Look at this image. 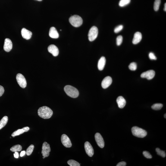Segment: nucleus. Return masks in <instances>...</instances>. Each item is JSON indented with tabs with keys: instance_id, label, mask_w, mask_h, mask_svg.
I'll use <instances>...</instances> for the list:
<instances>
[{
	"instance_id": "f257e3e1",
	"label": "nucleus",
	"mask_w": 166,
	"mask_h": 166,
	"mask_svg": "<svg viewBox=\"0 0 166 166\" xmlns=\"http://www.w3.org/2000/svg\"><path fill=\"white\" fill-rule=\"evenodd\" d=\"M39 116L44 119L50 118L53 114V112L50 108L46 106L39 108L38 111Z\"/></svg>"
},
{
	"instance_id": "f03ea898",
	"label": "nucleus",
	"mask_w": 166,
	"mask_h": 166,
	"mask_svg": "<svg viewBox=\"0 0 166 166\" xmlns=\"http://www.w3.org/2000/svg\"><path fill=\"white\" fill-rule=\"evenodd\" d=\"M64 90L68 96L75 98L78 97L79 93L78 89L70 85H67L64 88Z\"/></svg>"
},
{
	"instance_id": "7ed1b4c3",
	"label": "nucleus",
	"mask_w": 166,
	"mask_h": 166,
	"mask_svg": "<svg viewBox=\"0 0 166 166\" xmlns=\"http://www.w3.org/2000/svg\"><path fill=\"white\" fill-rule=\"evenodd\" d=\"M131 131L133 135L138 138H143L147 134L146 131L137 127H132Z\"/></svg>"
},
{
	"instance_id": "20e7f679",
	"label": "nucleus",
	"mask_w": 166,
	"mask_h": 166,
	"mask_svg": "<svg viewBox=\"0 0 166 166\" xmlns=\"http://www.w3.org/2000/svg\"><path fill=\"white\" fill-rule=\"evenodd\" d=\"M69 21L70 24L75 27H79L83 23L82 18L77 15L71 16L69 19Z\"/></svg>"
},
{
	"instance_id": "39448f33",
	"label": "nucleus",
	"mask_w": 166,
	"mask_h": 166,
	"mask_svg": "<svg viewBox=\"0 0 166 166\" xmlns=\"http://www.w3.org/2000/svg\"><path fill=\"white\" fill-rule=\"evenodd\" d=\"M98 30L97 28L95 26H93L89 30L88 34V39L90 41L95 40L97 37Z\"/></svg>"
},
{
	"instance_id": "423d86ee",
	"label": "nucleus",
	"mask_w": 166,
	"mask_h": 166,
	"mask_svg": "<svg viewBox=\"0 0 166 166\" xmlns=\"http://www.w3.org/2000/svg\"><path fill=\"white\" fill-rule=\"evenodd\" d=\"M16 79L18 84L23 88H25L26 86V82L25 78L22 74L20 73L17 74Z\"/></svg>"
},
{
	"instance_id": "0eeeda50",
	"label": "nucleus",
	"mask_w": 166,
	"mask_h": 166,
	"mask_svg": "<svg viewBox=\"0 0 166 166\" xmlns=\"http://www.w3.org/2000/svg\"><path fill=\"white\" fill-rule=\"evenodd\" d=\"M51 148L49 144L46 142H44L42 145L41 153L42 156L46 158L49 156L51 152Z\"/></svg>"
},
{
	"instance_id": "6e6552de",
	"label": "nucleus",
	"mask_w": 166,
	"mask_h": 166,
	"mask_svg": "<svg viewBox=\"0 0 166 166\" xmlns=\"http://www.w3.org/2000/svg\"><path fill=\"white\" fill-rule=\"evenodd\" d=\"M62 143L64 146L67 148H70L72 146V144L69 138L67 135L63 134L61 137Z\"/></svg>"
},
{
	"instance_id": "1a4fd4ad",
	"label": "nucleus",
	"mask_w": 166,
	"mask_h": 166,
	"mask_svg": "<svg viewBox=\"0 0 166 166\" xmlns=\"http://www.w3.org/2000/svg\"><path fill=\"white\" fill-rule=\"evenodd\" d=\"M84 148L86 154L90 157L93 156L94 150L92 145L89 142H86L84 144Z\"/></svg>"
},
{
	"instance_id": "9d476101",
	"label": "nucleus",
	"mask_w": 166,
	"mask_h": 166,
	"mask_svg": "<svg viewBox=\"0 0 166 166\" xmlns=\"http://www.w3.org/2000/svg\"><path fill=\"white\" fill-rule=\"evenodd\" d=\"M155 72L154 70H150L142 73L141 76L142 78H146L148 80H151L155 77Z\"/></svg>"
},
{
	"instance_id": "9b49d317",
	"label": "nucleus",
	"mask_w": 166,
	"mask_h": 166,
	"mask_svg": "<svg viewBox=\"0 0 166 166\" xmlns=\"http://www.w3.org/2000/svg\"><path fill=\"white\" fill-rule=\"evenodd\" d=\"M95 139L97 144L100 147L103 148L105 145V143L103 138L101 135L100 133H97L95 134Z\"/></svg>"
},
{
	"instance_id": "f8f14e48",
	"label": "nucleus",
	"mask_w": 166,
	"mask_h": 166,
	"mask_svg": "<svg viewBox=\"0 0 166 166\" xmlns=\"http://www.w3.org/2000/svg\"><path fill=\"white\" fill-rule=\"evenodd\" d=\"M12 48V43L11 40L8 38H6L4 41V49L6 52H9Z\"/></svg>"
},
{
	"instance_id": "ddd939ff",
	"label": "nucleus",
	"mask_w": 166,
	"mask_h": 166,
	"mask_svg": "<svg viewBox=\"0 0 166 166\" xmlns=\"http://www.w3.org/2000/svg\"><path fill=\"white\" fill-rule=\"evenodd\" d=\"M112 80L110 76H107L102 80V87L104 89H106L111 85L112 83Z\"/></svg>"
},
{
	"instance_id": "4468645a",
	"label": "nucleus",
	"mask_w": 166,
	"mask_h": 166,
	"mask_svg": "<svg viewBox=\"0 0 166 166\" xmlns=\"http://www.w3.org/2000/svg\"><path fill=\"white\" fill-rule=\"evenodd\" d=\"M48 51L52 54L54 56H57L59 54V50L58 48L54 45H50L48 48Z\"/></svg>"
},
{
	"instance_id": "2eb2a0df",
	"label": "nucleus",
	"mask_w": 166,
	"mask_h": 166,
	"mask_svg": "<svg viewBox=\"0 0 166 166\" xmlns=\"http://www.w3.org/2000/svg\"><path fill=\"white\" fill-rule=\"evenodd\" d=\"M22 36L26 40L30 39L32 37V33L30 31L25 28H23L21 30Z\"/></svg>"
},
{
	"instance_id": "dca6fc26",
	"label": "nucleus",
	"mask_w": 166,
	"mask_h": 166,
	"mask_svg": "<svg viewBox=\"0 0 166 166\" xmlns=\"http://www.w3.org/2000/svg\"><path fill=\"white\" fill-rule=\"evenodd\" d=\"M30 130V128L28 127H26L23 128L22 129H19L13 132L11 134V136L13 137H14L16 136L20 135L23 134L25 132H27Z\"/></svg>"
},
{
	"instance_id": "f3484780",
	"label": "nucleus",
	"mask_w": 166,
	"mask_h": 166,
	"mask_svg": "<svg viewBox=\"0 0 166 166\" xmlns=\"http://www.w3.org/2000/svg\"><path fill=\"white\" fill-rule=\"evenodd\" d=\"M142 38V34L139 32H136L134 35L132 42L134 44H136L141 41Z\"/></svg>"
},
{
	"instance_id": "a211bd4d",
	"label": "nucleus",
	"mask_w": 166,
	"mask_h": 166,
	"mask_svg": "<svg viewBox=\"0 0 166 166\" xmlns=\"http://www.w3.org/2000/svg\"><path fill=\"white\" fill-rule=\"evenodd\" d=\"M49 35L50 37L53 39H57L59 36V35L56 29L54 27H51L50 29Z\"/></svg>"
},
{
	"instance_id": "6ab92c4d",
	"label": "nucleus",
	"mask_w": 166,
	"mask_h": 166,
	"mask_svg": "<svg viewBox=\"0 0 166 166\" xmlns=\"http://www.w3.org/2000/svg\"><path fill=\"white\" fill-rule=\"evenodd\" d=\"M117 102L119 108L121 109L124 108L126 104L125 99L122 96H119L117 98Z\"/></svg>"
},
{
	"instance_id": "aec40b11",
	"label": "nucleus",
	"mask_w": 166,
	"mask_h": 166,
	"mask_svg": "<svg viewBox=\"0 0 166 166\" xmlns=\"http://www.w3.org/2000/svg\"><path fill=\"white\" fill-rule=\"evenodd\" d=\"M106 59L105 57H102L98 62V70H102L103 69L105 64Z\"/></svg>"
},
{
	"instance_id": "412c9836",
	"label": "nucleus",
	"mask_w": 166,
	"mask_h": 166,
	"mask_svg": "<svg viewBox=\"0 0 166 166\" xmlns=\"http://www.w3.org/2000/svg\"><path fill=\"white\" fill-rule=\"evenodd\" d=\"M8 121V117L7 116H5L1 119L0 121V130L5 127L7 124Z\"/></svg>"
},
{
	"instance_id": "4be33fe9",
	"label": "nucleus",
	"mask_w": 166,
	"mask_h": 166,
	"mask_svg": "<svg viewBox=\"0 0 166 166\" xmlns=\"http://www.w3.org/2000/svg\"><path fill=\"white\" fill-rule=\"evenodd\" d=\"M22 149V147L20 145H14L10 149V150L12 152H20Z\"/></svg>"
},
{
	"instance_id": "5701e85b",
	"label": "nucleus",
	"mask_w": 166,
	"mask_h": 166,
	"mask_svg": "<svg viewBox=\"0 0 166 166\" xmlns=\"http://www.w3.org/2000/svg\"><path fill=\"white\" fill-rule=\"evenodd\" d=\"M131 0H120L119 5L121 7H124L130 3Z\"/></svg>"
},
{
	"instance_id": "b1692460",
	"label": "nucleus",
	"mask_w": 166,
	"mask_h": 166,
	"mask_svg": "<svg viewBox=\"0 0 166 166\" xmlns=\"http://www.w3.org/2000/svg\"><path fill=\"white\" fill-rule=\"evenodd\" d=\"M34 146L33 145H31L26 149V155L30 156L31 155L34 149Z\"/></svg>"
},
{
	"instance_id": "393cba45",
	"label": "nucleus",
	"mask_w": 166,
	"mask_h": 166,
	"mask_svg": "<svg viewBox=\"0 0 166 166\" xmlns=\"http://www.w3.org/2000/svg\"><path fill=\"white\" fill-rule=\"evenodd\" d=\"M161 2V0H155L154 4V9L155 11H158L159 9Z\"/></svg>"
},
{
	"instance_id": "a878e982",
	"label": "nucleus",
	"mask_w": 166,
	"mask_h": 166,
	"mask_svg": "<svg viewBox=\"0 0 166 166\" xmlns=\"http://www.w3.org/2000/svg\"><path fill=\"white\" fill-rule=\"evenodd\" d=\"M67 163L70 166H80V164L77 161L73 160H70L67 161Z\"/></svg>"
},
{
	"instance_id": "bb28decb",
	"label": "nucleus",
	"mask_w": 166,
	"mask_h": 166,
	"mask_svg": "<svg viewBox=\"0 0 166 166\" xmlns=\"http://www.w3.org/2000/svg\"><path fill=\"white\" fill-rule=\"evenodd\" d=\"M163 105L161 103H156L154 104L151 107L153 109L155 110H159L161 109L162 108Z\"/></svg>"
},
{
	"instance_id": "cd10ccee",
	"label": "nucleus",
	"mask_w": 166,
	"mask_h": 166,
	"mask_svg": "<svg viewBox=\"0 0 166 166\" xmlns=\"http://www.w3.org/2000/svg\"><path fill=\"white\" fill-rule=\"evenodd\" d=\"M157 154L160 156L164 158L166 156V154L164 151L161 150L159 148H157L156 149Z\"/></svg>"
},
{
	"instance_id": "c85d7f7f",
	"label": "nucleus",
	"mask_w": 166,
	"mask_h": 166,
	"mask_svg": "<svg viewBox=\"0 0 166 166\" xmlns=\"http://www.w3.org/2000/svg\"><path fill=\"white\" fill-rule=\"evenodd\" d=\"M129 69L132 71H134L137 68V65L136 63L133 62L131 63L129 66Z\"/></svg>"
},
{
	"instance_id": "c756f323",
	"label": "nucleus",
	"mask_w": 166,
	"mask_h": 166,
	"mask_svg": "<svg viewBox=\"0 0 166 166\" xmlns=\"http://www.w3.org/2000/svg\"><path fill=\"white\" fill-rule=\"evenodd\" d=\"M123 37L122 36H119L117 37L116 39V43L117 46H120L122 43Z\"/></svg>"
},
{
	"instance_id": "7c9ffc66",
	"label": "nucleus",
	"mask_w": 166,
	"mask_h": 166,
	"mask_svg": "<svg viewBox=\"0 0 166 166\" xmlns=\"http://www.w3.org/2000/svg\"><path fill=\"white\" fill-rule=\"evenodd\" d=\"M123 26L122 25H120L115 28L114 30V32L115 33H118L123 30Z\"/></svg>"
},
{
	"instance_id": "2f4dec72",
	"label": "nucleus",
	"mask_w": 166,
	"mask_h": 166,
	"mask_svg": "<svg viewBox=\"0 0 166 166\" xmlns=\"http://www.w3.org/2000/svg\"><path fill=\"white\" fill-rule=\"evenodd\" d=\"M143 154L145 158L148 159H151L152 158V155L149 153V152L147 151H144L143 152Z\"/></svg>"
},
{
	"instance_id": "473e14b6",
	"label": "nucleus",
	"mask_w": 166,
	"mask_h": 166,
	"mask_svg": "<svg viewBox=\"0 0 166 166\" xmlns=\"http://www.w3.org/2000/svg\"><path fill=\"white\" fill-rule=\"evenodd\" d=\"M149 56V58L151 60H156L157 59V57L153 53H150Z\"/></svg>"
},
{
	"instance_id": "72a5a7b5",
	"label": "nucleus",
	"mask_w": 166,
	"mask_h": 166,
	"mask_svg": "<svg viewBox=\"0 0 166 166\" xmlns=\"http://www.w3.org/2000/svg\"><path fill=\"white\" fill-rule=\"evenodd\" d=\"M4 92V88L2 86L0 85V97L3 95Z\"/></svg>"
},
{
	"instance_id": "f704fd0d",
	"label": "nucleus",
	"mask_w": 166,
	"mask_h": 166,
	"mask_svg": "<svg viewBox=\"0 0 166 166\" xmlns=\"http://www.w3.org/2000/svg\"><path fill=\"white\" fill-rule=\"evenodd\" d=\"M126 165V163L125 161H122L119 162L117 164V166H125Z\"/></svg>"
},
{
	"instance_id": "c9c22d12",
	"label": "nucleus",
	"mask_w": 166,
	"mask_h": 166,
	"mask_svg": "<svg viewBox=\"0 0 166 166\" xmlns=\"http://www.w3.org/2000/svg\"><path fill=\"white\" fill-rule=\"evenodd\" d=\"M14 158H18L19 157V153L17 152H15L14 153Z\"/></svg>"
},
{
	"instance_id": "e433bc0d",
	"label": "nucleus",
	"mask_w": 166,
	"mask_h": 166,
	"mask_svg": "<svg viewBox=\"0 0 166 166\" xmlns=\"http://www.w3.org/2000/svg\"><path fill=\"white\" fill-rule=\"evenodd\" d=\"M26 154L25 151H21V153L20 154V156L21 157H23Z\"/></svg>"
},
{
	"instance_id": "4c0bfd02",
	"label": "nucleus",
	"mask_w": 166,
	"mask_h": 166,
	"mask_svg": "<svg viewBox=\"0 0 166 166\" xmlns=\"http://www.w3.org/2000/svg\"><path fill=\"white\" fill-rule=\"evenodd\" d=\"M164 11H166V3L164 4Z\"/></svg>"
},
{
	"instance_id": "58836bf2",
	"label": "nucleus",
	"mask_w": 166,
	"mask_h": 166,
	"mask_svg": "<svg viewBox=\"0 0 166 166\" xmlns=\"http://www.w3.org/2000/svg\"><path fill=\"white\" fill-rule=\"evenodd\" d=\"M166 114H164V118H166Z\"/></svg>"
},
{
	"instance_id": "ea45409f",
	"label": "nucleus",
	"mask_w": 166,
	"mask_h": 166,
	"mask_svg": "<svg viewBox=\"0 0 166 166\" xmlns=\"http://www.w3.org/2000/svg\"><path fill=\"white\" fill-rule=\"evenodd\" d=\"M36 1H42V0H36Z\"/></svg>"
},
{
	"instance_id": "a19ab883",
	"label": "nucleus",
	"mask_w": 166,
	"mask_h": 166,
	"mask_svg": "<svg viewBox=\"0 0 166 166\" xmlns=\"http://www.w3.org/2000/svg\"><path fill=\"white\" fill-rule=\"evenodd\" d=\"M45 158V157H43V159Z\"/></svg>"
}]
</instances>
